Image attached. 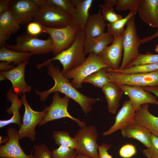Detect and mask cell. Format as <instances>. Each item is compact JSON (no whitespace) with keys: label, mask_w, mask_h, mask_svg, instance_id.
Here are the masks:
<instances>
[{"label":"cell","mask_w":158,"mask_h":158,"mask_svg":"<svg viewBox=\"0 0 158 158\" xmlns=\"http://www.w3.org/2000/svg\"><path fill=\"white\" fill-rule=\"evenodd\" d=\"M6 78L3 75H0V80L1 81L2 80L6 79Z\"/></svg>","instance_id":"cell-48"},{"label":"cell","mask_w":158,"mask_h":158,"mask_svg":"<svg viewBox=\"0 0 158 158\" xmlns=\"http://www.w3.org/2000/svg\"><path fill=\"white\" fill-rule=\"evenodd\" d=\"M142 87L145 90L154 94L157 96L158 99V85L154 86Z\"/></svg>","instance_id":"cell-44"},{"label":"cell","mask_w":158,"mask_h":158,"mask_svg":"<svg viewBox=\"0 0 158 158\" xmlns=\"http://www.w3.org/2000/svg\"><path fill=\"white\" fill-rule=\"evenodd\" d=\"M8 141L0 146V157L6 158H32L33 150L28 155L20 147L19 140L18 131L10 127L6 130Z\"/></svg>","instance_id":"cell-13"},{"label":"cell","mask_w":158,"mask_h":158,"mask_svg":"<svg viewBox=\"0 0 158 158\" xmlns=\"http://www.w3.org/2000/svg\"><path fill=\"white\" fill-rule=\"evenodd\" d=\"M107 68H102L89 75L85 79L83 83H90L95 87L102 88L105 85L111 82Z\"/></svg>","instance_id":"cell-28"},{"label":"cell","mask_w":158,"mask_h":158,"mask_svg":"<svg viewBox=\"0 0 158 158\" xmlns=\"http://www.w3.org/2000/svg\"><path fill=\"white\" fill-rule=\"evenodd\" d=\"M109 69L111 71L123 74L149 73L158 71V63L135 66L122 70Z\"/></svg>","instance_id":"cell-31"},{"label":"cell","mask_w":158,"mask_h":158,"mask_svg":"<svg viewBox=\"0 0 158 158\" xmlns=\"http://www.w3.org/2000/svg\"><path fill=\"white\" fill-rule=\"evenodd\" d=\"M135 112L130 100L124 102L115 116L114 124L103 135H109L125 127L135 120Z\"/></svg>","instance_id":"cell-17"},{"label":"cell","mask_w":158,"mask_h":158,"mask_svg":"<svg viewBox=\"0 0 158 158\" xmlns=\"http://www.w3.org/2000/svg\"><path fill=\"white\" fill-rule=\"evenodd\" d=\"M70 98L65 95L61 97L59 92H54L52 96V101L49 107H46L44 110L46 112V114L38 124L40 126L47 123L55 120L63 118H68L75 122L81 128L86 126V123L79 119L73 117L68 111L67 107Z\"/></svg>","instance_id":"cell-7"},{"label":"cell","mask_w":158,"mask_h":158,"mask_svg":"<svg viewBox=\"0 0 158 158\" xmlns=\"http://www.w3.org/2000/svg\"><path fill=\"white\" fill-rule=\"evenodd\" d=\"M158 0H140L137 12L142 20L149 26L157 28Z\"/></svg>","instance_id":"cell-19"},{"label":"cell","mask_w":158,"mask_h":158,"mask_svg":"<svg viewBox=\"0 0 158 158\" xmlns=\"http://www.w3.org/2000/svg\"><path fill=\"white\" fill-rule=\"evenodd\" d=\"M151 145L142 150L143 154L147 158H158V137L151 134Z\"/></svg>","instance_id":"cell-36"},{"label":"cell","mask_w":158,"mask_h":158,"mask_svg":"<svg viewBox=\"0 0 158 158\" xmlns=\"http://www.w3.org/2000/svg\"><path fill=\"white\" fill-rule=\"evenodd\" d=\"M108 76L111 82L124 85L142 87L158 85V71L149 73L123 74L111 70L107 68Z\"/></svg>","instance_id":"cell-8"},{"label":"cell","mask_w":158,"mask_h":158,"mask_svg":"<svg viewBox=\"0 0 158 158\" xmlns=\"http://www.w3.org/2000/svg\"><path fill=\"white\" fill-rule=\"evenodd\" d=\"M149 104L141 105L135 112V120L150 133L158 137V117L149 111Z\"/></svg>","instance_id":"cell-22"},{"label":"cell","mask_w":158,"mask_h":158,"mask_svg":"<svg viewBox=\"0 0 158 158\" xmlns=\"http://www.w3.org/2000/svg\"><path fill=\"white\" fill-rule=\"evenodd\" d=\"M109 68L99 56L93 53L89 54L87 59L81 64L63 75L68 79L76 89L81 88L85 79L89 75L103 68Z\"/></svg>","instance_id":"cell-6"},{"label":"cell","mask_w":158,"mask_h":158,"mask_svg":"<svg viewBox=\"0 0 158 158\" xmlns=\"http://www.w3.org/2000/svg\"><path fill=\"white\" fill-rule=\"evenodd\" d=\"M102 89L107 102L109 112L115 114L119 106L123 92L116 84L112 82L106 84Z\"/></svg>","instance_id":"cell-26"},{"label":"cell","mask_w":158,"mask_h":158,"mask_svg":"<svg viewBox=\"0 0 158 158\" xmlns=\"http://www.w3.org/2000/svg\"><path fill=\"white\" fill-rule=\"evenodd\" d=\"M6 96L7 100L11 103V105L6 109V111L9 114H12L13 116L9 119L1 120L0 128H1L11 123L16 124L20 127L22 123L19 111L23 104L21 100L19 99L18 95L12 88L8 90Z\"/></svg>","instance_id":"cell-20"},{"label":"cell","mask_w":158,"mask_h":158,"mask_svg":"<svg viewBox=\"0 0 158 158\" xmlns=\"http://www.w3.org/2000/svg\"><path fill=\"white\" fill-rule=\"evenodd\" d=\"M52 132V136L55 142L59 146H65L75 150L77 146V140L75 138L71 137L68 132L57 130Z\"/></svg>","instance_id":"cell-30"},{"label":"cell","mask_w":158,"mask_h":158,"mask_svg":"<svg viewBox=\"0 0 158 158\" xmlns=\"http://www.w3.org/2000/svg\"><path fill=\"white\" fill-rule=\"evenodd\" d=\"M105 5L110 7H113L116 6L117 0H105L104 1Z\"/></svg>","instance_id":"cell-46"},{"label":"cell","mask_w":158,"mask_h":158,"mask_svg":"<svg viewBox=\"0 0 158 158\" xmlns=\"http://www.w3.org/2000/svg\"><path fill=\"white\" fill-rule=\"evenodd\" d=\"M43 32L49 35L53 43L52 52L55 56L70 47L74 42L79 28L72 25L60 28L42 26Z\"/></svg>","instance_id":"cell-11"},{"label":"cell","mask_w":158,"mask_h":158,"mask_svg":"<svg viewBox=\"0 0 158 158\" xmlns=\"http://www.w3.org/2000/svg\"><path fill=\"white\" fill-rule=\"evenodd\" d=\"M49 4L55 5L69 14L72 18L75 12V8L69 0H45Z\"/></svg>","instance_id":"cell-33"},{"label":"cell","mask_w":158,"mask_h":158,"mask_svg":"<svg viewBox=\"0 0 158 158\" xmlns=\"http://www.w3.org/2000/svg\"><path fill=\"white\" fill-rule=\"evenodd\" d=\"M157 31L158 30V6L157 7Z\"/></svg>","instance_id":"cell-50"},{"label":"cell","mask_w":158,"mask_h":158,"mask_svg":"<svg viewBox=\"0 0 158 158\" xmlns=\"http://www.w3.org/2000/svg\"><path fill=\"white\" fill-rule=\"evenodd\" d=\"M114 40V37L107 32H104L95 37L85 40L84 44L85 55L93 53L100 56L105 48L113 42Z\"/></svg>","instance_id":"cell-25"},{"label":"cell","mask_w":158,"mask_h":158,"mask_svg":"<svg viewBox=\"0 0 158 158\" xmlns=\"http://www.w3.org/2000/svg\"><path fill=\"white\" fill-rule=\"evenodd\" d=\"M157 63H158V54H154L148 52L145 54H140L130 63L127 68L135 66Z\"/></svg>","instance_id":"cell-32"},{"label":"cell","mask_w":158,"mask_h":158,"mask_svg":"<svg viewBox=\"0 0 158 158\" xmlns=\"http://www.w3.org/2000/svg\"><path fill=\"white\" fill-rule=\"evenodd\" d=\"M105 22L101 9L96 14H89L83 30L85 40L99 36L104 33L107 25Z\"/></svg>","instance_id":"cell-24"},{"label":"cell","mask_w":158,"mask_h":158,"mask_svg":"<svg viewBox=\"0 0 158 158\" xmlns=\"http://www.w3.org/2000/svg\"><path fill=\"white\" fill-rule=\"evenodd\" d=\"M34 154L32 158H51L52 152L46 145L43 143L35 145L33 147Z\"/></svg>","instance_id":"cell-38"},{"label":"cell","mask_w":158,"mask_h":158,"mask_svg":"<svg viewBox=\"0 0 158 158\" xmlns=\"http://www.w3.org/2000/svg\"><path fill=\"white\" fill-rule=\"evenodd\" d=\"M46 66L47 74L54 79V84L52 87L46 91H40L37 89L35 90V93L39 96L40 100L44 101L53 92H60L77 102L85 115L88 114L92 109V105L99 99L87 97L77 90L52 61L48 63Z\"/></svg>","instance_id":"cell-1"},{"label":"cell","mask_w":158,"mask_h":158,"mask_svg":"<svg viewBox=\"0 0 158 158\" xmlns=\"http://www.w3.org/2000/svg\"><path fill=\"white\" fill-rule=\"evenodd\" d=\"M154 51L158 53V43L156 45L154 49Z\"/></svg>","instance_id":"cell-49"},{"label":"cell","mask_w":158,"mask_h":158,"mask_svg":"<svg viewBox=\"0 0 158 158\" xmlns=\"http://www.w3.org/2000/svg\"><path fill=\"white\" fill-rule=\"evenodd\" d=\"M123 34V57L121 65L118 69L127 68L130 63L140 54L138 51L141 39L138 36L135 21V15L129 19Z\"/></svg>","instance_id":"cell-5"},{"label":"cell","mask_w":158,"mask_h":158,"mask_svg":"<svg viewBox=\"0 0 158 158\" xmlns=\"http://www.w3.org/2000/svg\"><path fill=\"white\" fill-rule=\"evenodd\" d=\"M15 67L13 65L5 61H1L0 62V70L3 71H8L11 70Z\"/></svg>","instance_id":"cell-43"},{"label":"cell","mask_w":158,"mask_h":158,"mask_svg":"<svg viewBox=\"0 0 158 158\" xmlns=\"http://www.w3.org/2000/svg\"><path fill=\"white\" fill-rule=\"evenodd\" d=\"M75 158H94L87 155L82 154H77Z\"/></svg>","instance_id":"cell-47"},{"label":"cell","mask_w":158,"mask_h":158,"mask_svg":"<svg viewBox=\"0 0 158 158\" xmlns=\"http://www.w3.org/2000/svg\"><path fill=\"white\" fill-rule=\"evenodd\" d=\"M75 8V12L72 17L73 25L83 30L87 22L89 11L93 0H71Z\"/></svg>","instance_id":"cell-23"},{"label":"cell","mask_w":158,"mask_h":158,"mask_svg":"<svg viewBox=\"0 0 158 158\" xmlns=\"http://www.w3.org/2000/svg\"><path fill=\"white\" fill-rule=\"evenodd\" d=\"M98 136L97 130L93 125H86L81 128L74 137L77 141L75 150L77 153L99 158V145L97 143Z\"/></svg>","instance_id":"cell-10"},{"label":"cell","mask_w":158,"mask_h":158,"mask_svg":"<svg viewBox=\"0 0 158 158\" xmlns=\"http://www.w3.org/2000/svg\"><path fill=\"white\" fill-rule=\"evenodd\" d=\"M137 11H130L124 18L115 22L107 24V32L112 35L114 38L118 37L124 33V26L129 19L135 15Z\"/></svg>","instance_id":"cell-29"},{"label":"cell","mask_w":158,"mask_h":158,"mask_svg":"<svg viewBox=\"0 0 158 158\" xmlns=\"http://www.w3.org/2000/svg\"><path fill=\"white\" fill-rule=\"evenodd\" d=\"M111 146V144L104 142L99 145L98 150L99 158H113L112 156L109 154L108 151Z\"/></svg>","instance_id":"cell-41"},{"label":"cell","mask_w":158,"mask_h":158,"mask_svg":"<svg viewBox=\"0 0 158 158\" xmlns=\"http://www.w3.org/2000/svg\"><path fill=\"white\" fill-rule=\"evenodd\" d=\"M9 10L19 24L23 25L33 20L39 7L36 0H13Z\"/></svg>","instance_id":"cell-12"},{"label":"cell","mask_w":158,"mask_h":158,"mask_svg":"<svg viewBox=\"0 0 158 158\" xmlns=\"http://www.w3.org/2000/svg\"><path fill=\"white\" fill-rule=\"evenodd\" d=\"M123 34L114 38L111 44L106 47L99 56L104 63L113 69H118L120 66L123 51Z\"/></svg>","instance_id":"cell-16"},{"label":"cell","mask_w":158,"mask_h":158,"mask_svg":"<svg viewBox=\"0 0 158 158\" xmlns=\"http://www.w3.org/2000/svg\"><path fill=\"white\" fill-rule=\"evenodd\" d=\"M27 30L28 33L35 36L38 35L43 31L42 26L35 21L29 23L27 26Z\"/></svg>","instance_id":"cell-40"},{"label":"cell","mask_w":158,"mask_h":158,"mask_svg":"<svg viewBox=\"0 0 158 158\" xmlns=\"http://www.w3.org/2000/svg\"><path fill=\"white\" fill-rule=\"evenodd\" d=\"M39 10L33 21L50 28H60L73 25L71 17L57 6L47 4L45 0H36Z\"/></svg>","instance_id":"cell-3"},{"label":"cell","mask_w":158,"mask_h":158,"mask_svg":"<svg viewBox=\"0 0 158 158\" xmlns=\"http://www.w3.org/2000/svg\"><path fill=\"white\" fill-rule=\"evenodd\" d=\"M137 152L135 146L128 143L121 147L119 151V154L122 158H130L136 154Z\"/></svg>","instance_id":"cell-39"},{"label":"cell","mask_w":158,"mask_h":158,"mask_svg":"<svg viewBox=\"0 0 158 158\" xmlns=\"http://www.w3.org/2000/svg\"><path fill=\"white\" fill-rule=\"evenodd\" d=\"M116 84L128 97L135 111L143 104H151L158 105L157 98L142 87Z\"/></svg>","instance_id":"cell-15"},{"label":"cell","mask_w":158,"mask_h":158,"mask_svg":"<svg viewBox=\"0 0 158 158\" xmlns=\"http://www.w3.org/2000/svg\"><path fill=\"white\" fill-rule=\"evenodd\" d=\"M20 25L9 10L0 15V47L5 45L12 34L18 32Z\"/></svg>","instance_id":"cell-18"},{"label":"cell","mask_w":158,"mask_h":158,"mask_svg":"<svg viewBox=\"0 0 158 158\" xmlns=\"http://www.w3.org/2000/svg\"><path fill=\"white\" fill-rule=\"evenodd\" d=\"M140 0H117L116 6V10L137 11Z\"/></svg>","instance_id":"cell-37"},{"label":"cell","mask_w":158,"mask_h":158,"mask_svg":"<svg viewBox=\"0 0 158 158\" xmlns=\"http://www.w3.org/2000/svg\"><path fill=\"white\" fill-rule=\"evenodd\" d=\"M11 0H0V15L9 10V3Z\"/></svg>","instance_id":"cell-42"},{"label":"cell","mask_w":158,"mask_h":158,"mask_svg":"<svg viewBox=\"0 0 158 158\" xmlns=\"http://www.w3.org/2000/svg\"><path fill=\"white\" fill-rule=\"evenodd\" d=\"M16 44L10 45L6 43L5 46L11 50L17 51L28 52L31 54H47L52 52L53 43L49 36L45 40L39 38L38 35H33L27 31L18 35L15 40Z\"/></svg>","instance_id":"cell-4"},{"label":"cell","mask_w":158,"mask_h":158,"mask_svg":"<svg viewBox=\"0 0 158 158\" xmlns=\"http://www.w3.org/2000/svg\"><path fill=\"white\" fill-rule=\"evenodd\" d=\"M100 6L104 20L109 23H114L123 18L121 15L116 13L112 7L105 4H101Z\"/></svg>","instance_id":"cell-34"},{"label":"cell","mask_w":158,"mask_h":158,"mask_svg":"<svg viewBox=\"0 0 158 158\" xmlns=\"http://www.w3.org/2000/svg\"><path fill=\"white\" fill-rule=\"evenodd\" d=\"M85 38L83 30H79L77 32L75 40L72 45L67 49L51 59L36 65L40 69L54 60H58L63 67L61 71L63 74L83 63L87 59L84 53V44Z\"/></svg>","instance_id":"cell-2"},{"label":"cell","mask_w":158,"mask_h":158,"mask_svg":"<svg viewBox=\"0 0 158 158\" xmlns=\"http://www.w3.org/2000/svg\"><path fill=\"white\" fill-rule=\"evenodd\" d=\"M26 97L25 94H23L21 97L25 110L23 121L18 130V134L20 140L27 138L33 142L36 139L35 127L44 117L46 113L44 110L38 111L33 110L29 105Z\"/></svg>","instance_id":"cell-9"},{"label":"cell","mask_w":158,"mask_h":158,"mask_svg":"<svg viewBox=\"0 0 158 158\" xmlns=\"http://www.w3.org/2000/svg\"><path fill=\"white\" fill-rule=\"evenodd\" d=\"M31 54L28 52L17 51L7 48L5 45L0 48V61H5L14 65H18L26 61H29Z\"/></svg>","instance_id":"cell-27"},{"label":"cell","mask_w":158,"mask_h":158,"mask_svg":"<svg viewBox=\"0 0 158 158\" xmlns=\"http://www.w3.org/2000/svg\"><path fill=\"white\" fill-rule=\"evenodd\" d=\"M121 130L123 137L136 139L147 148L150 146L151 134L135 120Z\"/></svg>","instance_id":"cell-21"},{"label":"cell","mask_w":158,"mask_h":158,"mask_svg":"<svg viewBox=\"0 0 158 158\" xmlns=\"http://www.w3.org/2000/svg\"><path fill=\"white\" fill-rule=\"evenodd\" d=\"M52 153V158H75L78 154L75 149L63 146H59Z\"/></svg>","instance_id":"cell-35"},{"label":"cell","mask_w":158,"mask_h":158,"mask_svg":"<svg viewBox=\"0 0 158 158\" xmlns=\"http://www.w3.org/2000/svg\"><path fill=\"white\" fill-rule=\"evenodd\" d=\"M29 63V61H26L15 67L11 70L0 71V75L11 82L12 88L18 96L30 92L32 89L31 87L26 83L25 78V67Z\"/></svg>","instance_id":"cell-14"},{"label":"cell","mask_w":158,"mask_h":158,"mask_svg":"<svg viewBox=\"0 0 158 158\" xmlns=\"http://www.w3.org/2000/svg\"><path fill=\"white\" fill-rule=\"evenodd\" d=\"M158 37V30L153 35L141 39V44L150 42L155 38Z\"/></svg>","instance_id":"cell-45"}]
</instances>
